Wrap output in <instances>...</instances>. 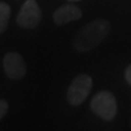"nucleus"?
Returning <instances> with one entry per match:
<instances>
[{
	"label": "nucleus",
	"instance_id": "1",
	"mask_svg": "<svg viewBox=\"0 0 131 131\" xmlns=\"http://www.w3.org/2000/svg\"><path fill=\"white\" fill-rule=\"evenodd\" d=\"M111 23L104 18L94 19L81 28L73 39V47L77 51L86 52L98 46L111 32Z\"/></svg>",
	"mask_w": 131,
	"mask_h": 131
},
{
	"label": "nucleus",
	"instance_id": "2",
	"mask_svg": "<svg viewBox=\"0 0 131 131\" xmlns=\"http://www.w3.org/2000/svg\"><path fill=\"white\" fill-rule=\"evenodd\" d=\"M90 107L98 118H101L106 122L113 120L118 112L117 100L109 91L97 92L91 100Z\"/></svg>",
	"mask_w": 131,
	"mask_h": 131
},
{
	"label": "nucleus",
	"instance_id": "3",
	"mask_svg": "<svg viewBox=\"0 0 131 131\" xmlns=\"http://www.w3.org/2000/svg\"><path fill=\"white\" fill-rule=\"evenodd\" d=\"M92 89V78L89 74H79L70 83L67 90V101L70 106L78 107L84 102Z\"/></svg>",
	"mask_w": 131,
	"mask_h": 131
},
{
	"label": "nucleus",
	"instance_id": "4",
	"mask_svg": "<svg viewBox=\"0 0 131 131\" xmlns=\"http://www.w3.org/2000/svg\"><path fill=\"white\" fill-rule=\"evenodd\" d=\"M42 17V12L35 0H26L22 5L18 15L16 17V22L21 28L33 29L38 27Z\"/></svg>",
	"mask_w": 131,
	"mask_h": 131
},
{
	"label": "nucleus",
	"instance_id": "5",
	"mask_svg": "<svg viewBox=\"0 0 131 131\" xmlns=\"http://www.w3.org/2000/svg\"><path fill=\"white\" fill-rule=\"evenodd\" d=\"M3 66L6 77L11 80H21L27 73L26 62L17 52H7L3 58Z\"/></svg>",
	"mask_w": 131,
	"mask_h": 131
},
{
	"label": "nucleus",
	"instance_id": "6",
	"mask_svg": "<svg viewBox=\"0 0 131 131\" xmlns=\"http://www.w3.org/2000/svg\"><path fill=\"white\" fill-rule=\"evenodd\" d=\"M81 16H83V11L79 6H77L74 4H67L62 5L57 10H55L52 18L57 26H64L72 21L80 19Z\"/></svg>",
	"mask_w": 131,
	"mask_h": 131
},
{
	"label": "nucleus",
	"instance_id": "7",
	"mask_svg": "<svg viewBox=\"0 0 131 131\" xmlns=\"http://www.w3.org/2000/svg\"><path fill=\"white\" fill-rule=\"evenodd\" d=\"M10 15H11V7L6 3L0 1V33H4L7 28Z\"/></svg>",
	"mask_w": 131,
	"mask_h": 131
},
{
	"label": "nucleus",
	"instance_id": "8",
	"mask_svg": "<svg viewBox=\"0 0 131 131\" xmlns=\"http://www.w3.org/2000/svg\"><path fill=\"white\" fill-rule=\"evenodd\" d=\"M7 109H9V103L5 100H0V119L7 113Z\"/></svg>",
	"mask_w": 131,
	"mask_h": 131
},
{
	"label": "nucleus",
	"instance_id": "9",
	"mask_svg": "<svg viewBox=\"0 0 131 131\" xmlns=\"http://www.w3.org/2000/svg\"><path fill=\"white\" fill-rule=\"evenodd\" d=\"M125 80L129 85H131V64L127 66L126 70H125Z\"/></svg>",
	"mask_w": 131,
	"mask_h": 131
},
{
	"label": "nucleus",
	"instance_id": "10",
	"mask_svg": "<svg viewBox=\"0 0 131 131\" xmlns=\"http://www.w3.org/2000/svg\"><path fill=\"white\" fill-rule=\"evenodd\" d=\"M68 1H70V3H73V1H81V0H68Z\"/></svg>",
	"mask_w": 131,
	"mask_h": 131
}]
</instances>
